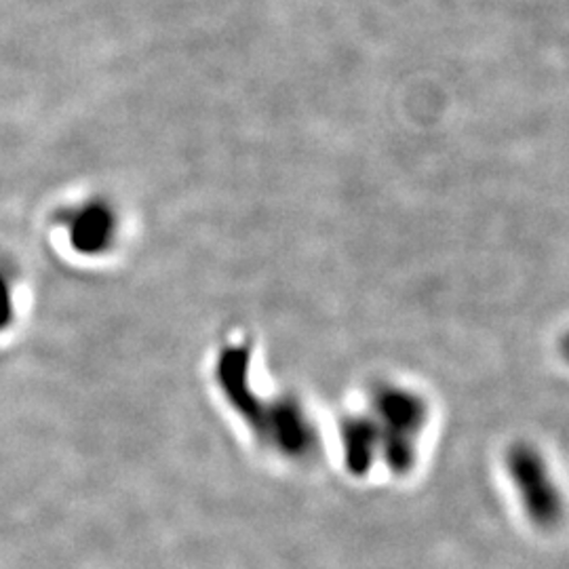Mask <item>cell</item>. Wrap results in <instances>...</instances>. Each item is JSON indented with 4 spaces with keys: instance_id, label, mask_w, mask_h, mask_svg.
Instances as JSON below:
<instances>
[{
    "instance_id": "6da1fadb",
    "label": "cell",
    "mask_w": 569,
    "mask_h": 569,
    "mask_svg": "<svg viewBox=\"0 0 569 569\" xmlns=\"http://www.w3.org/2000/svg\"><path fill=\"white\" fill-rule=\"evenodd\" d=\"M66 228L70 243L79 253L98 256L114 241L117 218L108 204L93 201L72 209L66 218Z\"/></svg>"
},
{
    "instance_id": "7a4b0ae2",
    "label": "cell",
    "mask_w": 569,
    "mask_h": 569,
    "mask_svg": "<svg viewBox=\"0 0 569 569\" xmlns=\"http://www.w3.org/2000/svg\"><path fill=\"white\" fill-rule=\"evenodd\" d=\"M13 319V284L9 270L0 266V329L11 323Z\"/></svg>"
},
{
    "instance_id": "3957f363",
    "label": "cell",
    "mask_w": 569,
    "mask_h": 569,
    "mask_svg": "<svg viewBox=\"0 0 569 569\" xmlns=\"http://www.w3.org/2000/svg\"><path fill=\"white\" fill-rule=\"evenodd\" d=\"M563 355L569 359V336L563 340Z\"/></svg>"
}]
</instances>
